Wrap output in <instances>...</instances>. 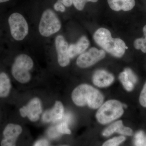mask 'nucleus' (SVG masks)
<instances>
[{
  "mask_svg": "<svg viewBox=\"0 0 146 146\" xmlns=\"http://www.w3.org/2000/svg\"><path fill=\"white\" fill-rule=\"evenodd\" d=\"M110 7L115 11H128L135 5V0H108Z\"/></svg>",
  "mask_w": 146,
  "mask_h": 146,
  "instance_id": "nucleus-14",
  "label": "nucleus"
},
{
  "mask_svg": "<svg viewBox=\"0 0 146 146\" xmlns=\"http://www.w3.org/2000/svg\"><path fill=\"white\" fill-rule=\"evenodd\" d=\"M139 102L140 104L146 108V83L144 85L143 88L141 91L140 98H139Z\"/></svg>",
  "mask_w": 146,
  "mask_h": 146,
  "instance_id": "nucleus-24",
  "label": "nucleus"
},
{
  "mask_svg": "<svg viewBox=\"0 0 146 146\" xmlns=\"http://www.w3.org/2000/svg\"><path fill=\"white\" fill-rule=\"evenodd\" d=\"M135 146H146V135L143 131H139L136 133L134 138Z\"/></svg>",
  "mask_w": 146,
  "mask_h": 146,
  "instance_id": "nucleus-18",
  "label": "nucleus"
},
{
  "mask_svg": "<svg viewBox=\"0 0 146 146\" xmlns=\"http://www.w3.org/2000/svg\"><path fill=\"white\" fill-rule=\"evenodd\" d=\"M74 103L79 106L88 105L93 109H97L101 106L104 102L103 96L98 90L93 86L82 84L76 87L72 94Z\"/></svg>",
  "mask_w": 146,
  "mask_h": 146,
  "instance_id": "nucleus-1",
  "label": "nucleus"
},
{
  "mask_svg": "<svg viewBox=\"0 0 146 146\" xmlns=\"http://www.w3.org/2000/svg\"><path fill=\"white\" fill-rule=\"evenodd\" d=\"M98 0H72V3L78 10H82L87 2H97Z\"/></svg>",
  "mask_w": 146,
  "mask_h": 146,
  "instance_id": "nucleus-21",
  "label": "nucleus"
},
{
  "mask_svg": "<svg viewBox=\"0 0 146 146\" xmlns=\"http://www.w3.org/2000/svg\"><path fill=\"white\" fill-rule=\"evenodd\" d=\"M119 79L127 91H131L133 90L134 88V84L129 79L127 74L125 71L120 74Z\"/></svg>",
  "mask_w": 146,
  "mask_h": 146,
  "instance_id": "nucleus-16",
  "label": "nucleus"
},
{
  "mask_svg": "<svg viewBox=\"0 0 146 146\" xmlns=\"http://www.w3.org/2000/svg\"><path fill=\"white\" fill-rule=\"evenodd\" d=\"M134 46L136 49L141 50L146 53V39L143 38L136 39L134 42Z\"/></svg>",
  "mask_w": 146,
  "mask_h": 146,
  "instance_id": "nucleus-20",
  "label": "nucleus"
},
{
  "mask_svg": "<svg viewBox=\"0 0 146 146\" xmlns=\"http://www.w3.org/2000/svg\"><path fill=\"white\" fill-rule=\"evenodd\" d=\"M33 66V60L27 55L22 54L16 58L11 68L13 77L21 83H27L31 79L30 71Z\"/></svg>",
  "mask_w": 146,
  "mask_h": 146,
  "instance_id": "nucleus-3",
  "label": "nucleus"
},
{
  "mask_svg": "<svg viewBox=\"0 0 146 146\" xmlns=\"http://www.w3.org/2000/svg\"><path fill=\"white\" fill-rule=\"evenodd\" d=\"M39 28V32L42 36H49L59 31L61 23L55 13L48 9L42 14Z\"/></svg>",
  "mask_w": 146,
  "mask_h": 146,
  "instance_id": "nucleus-5",
  "label": "nucleus"
},
{
  "mask_svg": "<svg viewBox=\"0 0 146 146\" xmlns=\"http://www.w3.org/2000/svg\"><path fill=\"white\" fill-rule=\"evenodd\" d=\"M125 71L127 74L129 79L133 84L136 83L137 82V78L136 76L129 68H126L125 70Z\"/></svg>",
  "mask_w": 146,
  "mask_h": 146,
  "instance_id": "nucleus-25",
  "label": "nucleus"
},
{
  "mask_svg": "<svg viewBox=\"0 0 146 146\" xmlns=\"http://www.w3.org/2000/svg\"><path fill=\"white\" fill-rule=\"evenodd\" d=\"M89 42L86 36L81 37L76 44H72L68 47L70 58H73L77 55L82 53L88 48Z\"/></svg>",
  "mask_w": 146,
  "mask_h": 146,
  "instance_id": "nucleus-13",
  "label": "nucleus"
},
{
  "mask_svg": "<svg viewBox=\"0 0 146 146\" xmlns=\"http://www.w3.org/2000/svg\"><path fill=\"white\" fill-rule=\"evenodd\" d=\"M117 133L126 136H131L133 134V131L129 127H126L122 125L118 129Z\"/></svg>",
  "mask_w": 146,
  "mask_h": 146,
  "instance_id": "nucleus-23",
  "label": "nucleus"
},
{
  "mask_svg": "<svg viewBox=\"0 0 146 146\" xmlns=\"http://www.w3.org/2000/svg\"><path fill=\"white\" fill-rule=\"evenodd\" d=\"M114 77L112 74L104 70H99L94 74L93 78L94 84L99 87H107L112 84Z\"/></svg>",
  "mask_w": 146,
  "mask_h": 146,
  "instance_id": "nucleus-12",
  "label": "nucleus"
},
{
  "mask_svg": "<svg viewBox=\"0 0 146 146\" xmlns=\"http://www.w3.org/2000/svg\"><path fill=\"white\" fill-rule=\"evenodd\" d=\"M144 35L145 36V39H146V25L144 26L143 29Z\"/></svg>",
  "mask_w": 146,
  "mask_h": 146,
  "instance_id": "nucleus-29",
  "label": "nucleus"
},
{
  "mask_svg": "<svg viewBox=\"0 0 146 146\" xmlns=\"http://www.w3.org/2000/svg\"><path fill=\"white\" fill-rule=\"evenodd\" d=\"M9 1H10V0H0V3L7 2Z\"/></svg>",
  "mask_w": 146,
  "mask_h": 146,
  "instance_id": "nucleus-30",
  "label": "nucleus"
},
{
  "mask_svg": "<svg viewBox=\"0 0 146 146\" xmlns=\"http://www.w3.org/2000/svg\"><path fill=\"white\" fill-rule=\"evenodd\" d=\"M22 131V127L19 125L9 124L3 131L4 138L1 142V146H16V141Z\"/></svg>",
  "mask_w": 146,
  "mask_h": 146,
  "instance_id": "nucleus-9",
  "label": "nucleus"
},
{
  "mask_svg": "<svg viewBox=\"0 0 146 146\" xmlns=\"http://www.w3.org/2000/svg\"><path fill=\"white\" fill-rule=\"evenodd\" d=\"M123 105L116 100H110L102 104L96 115L97 120L106 124L120 118L123 114Z\"/></svg>",
  "mask_w": 146,
  "mask_h": 146,
  "instance_id": "nucleus-4",
  "label": "nucleus"
},
{
  "mask_svg": "<svg viewBox=\"0 0 146 146\" xmlns=\"http://www.w3.org/2000/svg\"><path fill=\"white\" fill-rule=\"evenodd\" d=\"M42 103L39 99L34 98L32 99L26 106L20 109V113L23 117H27L32 122L39 119L42 112Z\"/></svg>",
  "mask_w": 146,
  "mask_h": 146,
  "instance_id": "nucleus-8",
  "label": "nucleus"
},
{
  "mask_svg": "<svg viewBox=\"0 0 146 146\" xmlns=\"http://www.w3.org/2000/svg\"><path fill=\"white\" fill-rule=\"evenodd\" d=\"M105 55L103 50L92 48L88 51L81 54L77 59L76 64L80 68H88L104 58Z\"/></svg>",
  "mask_w": 146,
  "mask_h": 146,
  "instance_id": "nucleus-7",
  "label": "nucleus"
},
{
  "mask_svg": "<svg viewBox=\"0 0 146 146\" xmlns=\"http://www.w3.org/2000/svg\"><path fill=\"white\" fill-rule=\"evenodd\" d=\"M64 5L70 7L72 4V0H59Z\"/></svg>",
  "mask_w": 146,
  "mask_h": 146,
  "instance_id": "nucleus-28",
  "label": "nucleus"
},
{
  "mask_svg": "<svg viewBox=\"0 0 146 146\" xmlns=\"http://www.w3.org/2000/svg\"><path fill=\"white\" fill-rule=\"evenodd\" d=\"M11 87V82L8 76L5 73H1L0 74V98L8 96Z\"/></svg>",
  "mask_w": 146,
  "mask_h": 146,
  "instance_id": "nucleus-15",
  "label": "nucleus"
},
{
  "mask_svg": "<svg viewBox=\"0 0 146 146\" xmlns=\"http://www.w3.org/2000/svg\"><path fill=\"white\" fill-rule=\"evenodd\" d=\"M49 145H50L49 143L46 140H45V139H41V140L36 141L34 145V146H35Z\"/></svg>",
  "mask_w": 146,
  "mask_h": 146,
  "instance_id": "nucleus-27",
  "label": "nucleus"
},
{
  "mask_svg": "<svg viewBox=\"0 0 146 146\" xmlns=\"http://www.w3.org/2000/svg\"><path fill=\"white\" fill-rule=\"evenodd\" d=\"M55 45L58 64L61 67H66L70 63L68 43L63 36L59 35L56 38Z\"/></svg>",
  "mask_w": 146,
  "mask_h": 146,
  "instance_id": "nucleus-10",
  "label": "nucleus"
},
{
  "mask_svg": "<svg viewBox=\"0 0 146 146\" xmlns=\"http://www.w3.org/2000/svg\"><path fill=\"white\" fill-rule=\"evenodd\" d=\"M56 129L58 132L61 134H70L71 133V131L66 122L60 123L56 126Z\"/></svg>",
  "mask_w": 146,
  "mask_h": 146,
  "instance_id": "nucleus-22",
  "label": "nucleus"
},
{
  "mask_svg": "<svg viewBox=\"0 0 146 146\" xmlns=\"http://www.w3.org/2000/svg\"><path fill=\"white\" fill-rule=\"evenodd\" d=\"M8 22L11 36L15 40L21 41L28 34V25L20 13H12L9 18Z\"/></svg>",
  "mask_w": 146,
  "mask_h": 146,
  "instance_id": "nucleus-6",
  "label": "nucleus"
},
{
  "mask_svg": "<svg viewBox=\"0 0 146 146\" xmlns=\"http://www.w3.org/2000/svg\"><path fill=\"white\" fill-rule=\"evenodd\" d=\"M54 7L55 10L56 11H60L61 12H64L65 11V5L59 0L54 4Z\"/></svg>",
  "mask_w": 146,
  "mask_h": 146,
  "instance_id": "nucleus-26",
  "label": "nucleus"
},
{
  "mask_svg": "<svg viewBox=\"0 0 146 146\" xmlns=\"http://www.w3.org/2000/svg\"><path fill=\"white\" fill-rule=\"evenodd\" d=\"M64 107L62 103L56 101L52 109L47 110L42 116V119L46 123H56L63 119Z\"/></svg>",
  "mask_w": 146,
  "mask_h": 146,
  "instance_id": "nucleus-11",
  "label": "nucleus"
},
{
  "mask_svg": "<svg viewBox=\"0 0 146 146\" xmlns=\"http://www.w3.org/2000/svg\"><path fill=\"white\" fill-rule=\"evenodd\" d=\"M125 138L124 136H120L117 137L110 139L106 141L103 145L104 146H117L121 143L124 141H125Z\"/></svg>",
  "mask_w": 146,
  "mask_h": 146,
  "instance_id": "nucleus-19",
  "label": "nucleus"
},
{
  "mask_svg": "<svg viewBox=\"0 0 146 146\" xmlns=\"http://www.w3.org/2000/svg\"><path fill=\"white\" fill-rule=\"evenodd\" d=\"M122 125L123 122L121 121H118L115 122L111 125L109 126L106 129H105L103 132L102 135L106 137L110 136L115 132H117L119 128Z\"/></svg>",
  "mask_w": 146,
  "mask_h": 146,
  "instance_id": "nucleus-17",
  "label": "nucleus"
},
{
  "mask_svg": "<svg viewBox=\"0 0 146 146\" xmlns=\"http://www.w3.org/2000/svg\"><path fill=\"white\" fill-rule=\"evenodd\" d=\"M94 39L97 44L115 57H122L125 52V42L119 38H112L111 33L107 29H98L94 33Z\"/></svg>",
  "mask_w": 146,
  "mask_h": 146,
  "instance_id": "nucleus-2",
  "label": "nucleus"
}]
</instances>
